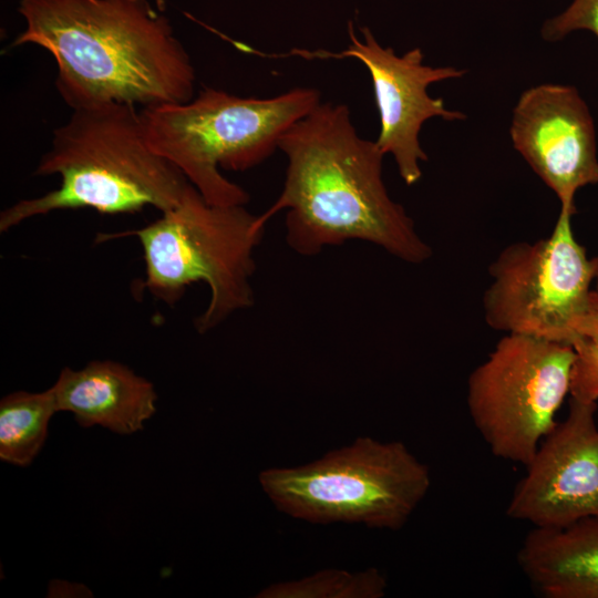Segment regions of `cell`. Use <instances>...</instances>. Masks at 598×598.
I'll return each mask as SVG.
<instances>
[{
    "mask_svg": "<svg viewBox=\"0 0 598 598\" xmlns=\"http://www.w3.org/2000/svg\"><path fill=\"white\" fill-rule=\"evenodd\" d=\"M286 178L267 221L286 213V241L301 256L349 240L381 247L408 264H423L432 248L413 219L384 185V154L375 141L360 137L344 104L317 105L280 138Z\"/></svg>",
    "mask_w": 598,
    "mask_h": 598,
    "instance_id": "6da1fadb",
    "label": "cell"
},
{
    "mask_svg": "<svg viewBox=\"0 0 598 598\" xmlns=\"http://www.w3.org/2000/svg\"><path fill=\"white\" fill-rule=\"evenodd\" d=\"M18 12L25 29L11 47L35 44L53 56L56 90L72 110L194 97L190 56L148 0H20Z\"/></svg>",
    "mask_w": 598,
    "mask_h": 598,
    "instance_id": "7a4b0ae2",
    "label": "cell"
},
{
    "mask_svg": "<svg viewBox=\"0 0 598 598\" xmlns=\"http://www.w3.org/2000/svg\"><path fill=\"white\" fill-rule=\"evenodd\" d=\"M34 175H59L60 186L21 199L0 214V231L54 210L90 208L100 214H131L147 206H177L192 183L172 162L153 151L141 111L110 102L73 110L53 131L51 148Z\"/></svg>",
    "mask_w": 598,
    "mask_h": 598,
    "instance_id": "3957f363",
    "label": "cell"
},
{
    "mask_svg": "<svg viewBox=\"0 0 598 598\" xmlns=\"http://www.w3.org/2000/svg\"><path fill=\"white\" fill-rule=\"evenodd\" d=\"M320 104L312 87L268 99L240 97L205 87L178 104L142 107L150 147L176 165L213 205H246L247 192L219 168L246 171L267 159L282 135Z\"/></svg>",
    "mask_w": 598,
    "mask_h": 598,
    "instance_id": "277c9868",
    "label": "cell"
},
{
    "mask_svg": "<svg viewBox=\"0 0 598 598\" xmlns=\"http://www.w3.org/2000/svg\"><path fill=\"white\" fill-rule=\"evenodd\" d=\"M265 226L260 215H252L245 205L207 203L192 184L181 203L156 220L140 229L103 234L97 240L136 237L145 262L144 287L169 306L192 283L205 282L210 299L194 320L203 334L254 305V252Z\"/></svg>",
    "mask_w": 598,
    "mask_h": 598,
    "instance_id": "5b68a950",
    "label": "cell"
},
{
    "mask_svg": "<svg viewBox=\"0 0 598 598\" xmlns=\"http://www.w3.org/2000/svg\"><path fill=\"white\" fill-rule=\"evenodd\" d=\"M259 483L296 519L398 530L426 496L431 475L404 443L362 436L311 463L265 470Z\"/></svg>",
    "mask_w": 598,
    "mask_h": 598,
    "instance_id": "8992f818",
    "label": "cell"
},
{
    "mask_svg": "<svg viewBox=\"0 0 598 598\" xmlns=\"http://www.w3.org/2000/svg\"><path fill=\"white\" fill-rule=\"evenodd\" d=\"M571 344L506 333L467 379L471 420L491 453L527 465L569 393Z\"/></svg>",
    "mask_w": 598,
    "mask_h": 598,
    "instance_id": "52a82bcc",
    "label": "cell"
},
{
    "mask_svg": "<svg viewBox=\"0 0 598 598\" xmlns=\"http://www.w3.org/2000/svg\"><path fill=\"white\" fill-rule=\"evenodd\" d=\"M573 214L559 212L551 234L505 247L488 268L483 311L488 327L505 333L571 344L594 267L571 230Z\"/></svg>",
    "mask_w": 598,
    "mask_h": 598,
    "instance_id": "ba28073f",
    "label": "cell"
},
{
    "mask_svg": "<svg viewBox=\"0 0 598 598\" xmlns=\"http://www.w3.org/2000/svg\"><path fill=\"white\" fill-rule=\"evenodd\" d=\"M348 34L350 44L342 52L299 50L293 53L305 58H354L368 69L381 122L375 143L384 155L393 156L403 182L414 185L422 176L421 162L427 161L419 140L423 124L432 117L445 121L466 118L461 111L448 110L442 99L430 96L427 87L436 82L458 79L465 71L424 64L420 48L398 55L392 48L382 47L367 27L361 28L362 40H359L351 21L348 22Z\"/></svg>",
    "mask_w": 598,
    "mask_h": 598,
    "instance_id": "9c48e42d",
    "label": "cell"
},
{
    "mask_svg": "<svg viewBox=\"0 0 598 598\" xmlns=\"http://www.w3.org/2000/svg\"><path fill=\"white\" fill-rule=\"evenodd\" d=\"M597 402L569 399L567 416L556 422L525 465L506 515L536 528H559L598 517Z\"/></svg>",
    "mask_w": 598,
    "mask_h": 598,
    "instance_id": "30bf717a",
    "label": "cell"
},
{
    "mask_svg": "<svg viewBox=\"0 0 598 598\" xmlns=\"http://www.w3.org/2000/svg\"><path fill=\"white\" fill-rule=\"evenodd\" d=\"M514 148L574 214L579 188L598 183L596 130L590 111L571 85L545 83L524 91L509 127Z\"/></svg>",
    "mask_w": 598,
    "mask_h": 598,
    "instance_id": "8fae6325",
    "label": "cell"
},
{
    "mask_svg": "<svg viewBox=\"0 0 598 598\" xmlns=\"http://www.w3.org/2000/svg\"><path fill=\"white\" fill-rule=\"evenodd\" d=\"M52 389L58 410L73 413L84 427L132 434L156 411L153 384L114 361H91L80 370L66 367Z\"/></svg>",
    "mask_w": 598,
    "mask_h": 598,
    "instance_id": "7c38bea8",
    "label": "cell"
},
{
    "mask_svg": "<svg viewBox=\"0 0 598 598\" xmlns=\"http://www.w3.org/2000/svg\"><path fill=\"white\" fill-rule=\"evenodd\" d=\"M517 563L545 598H598V517L559 528L533 527Z\"/></svg>",
    "mask_w": 598,
    "mask_h": 598,
    "instance_id": "4fadbf2b",
    "label": "cell"
},
{
    "mask_svg": "<svg viewBox=\"0 0 598 598\" xmlns=\"http://www.w3.org/2000/svg\"><path fill=\"white\" fill-rule=\"evenodd\" d=\"M58 405L52 386L43 392L18 391L0 402V458L27 466L40 452Z\"/></svg>",
    "mask_w": 598,
    "mask_h": 598,
    "instance_id": "5bb4252c",
    "label": "cell"
},
{
    "mask_svg": "<svg viewBox=\"0 0 598 598\" xmlns=\"http://www.w3.org/2000/svg\"><path fill=\"white\" fill-rule=\"evenodd\" d=\"M386 580L377 568L350 573L324 569L313 575L272 584L264 588L260 598H380L385 595Z\"/></svg>",
    "mask_w": 598,
    "mask_h": 598,
    "instance_id": "9a60e30c",
    "label": "cell"
},
{
    "mask_svg": "<svg viewBox=\"0 0 598 598\" xmlns=\"http://www.w3.org/2000/svg\"><path fill=\"white\" fill-rule=\"evenodd\" d=\"M570 398L585 403L598 401V343L577 337L573 343Z\"/></svg>",
    "mask_w": 598,
    "mask_h": 598,
    "instance_id": "2e32d148",
    "label": "cell"
},
{
    "mask_svg": "<svg viewBox=\"0 0 598 598\" xmlns=\"http://www.w3.org/2000/svg\"><path fill=\"white\" fill-rule=\"evenodd\" d=\"M580 30L598 38V0H573L564 11L544 22L540 33L545 41L556 42Z\"/></svg>",
    "mask_w": 598,
    "mask_h": 598,
    "instance_id": "e0dca14e",
    "label": "cell"
},
{
    "mask_svg": "<svg viewBox=\"0 0 598 598\" xmlns=\"http://www.w3.org/2000/svg\"><path fill=\"white\" fill-rule=\"evenodd\" d=\"M576 337L598 343V291L591 289L587 305L574 323Z\"/></svg>",
    "mask_w": 598,
    "mask_h": 598,
    "instance_id": "ac0fdd59",
    "label": "cell"
},
{
    "mask_svg": "<svg viewBox=\"0 0 598 598\" xmlns=\"http://www.w3.org/2000/svg\"><path fill=\"white\" fill-rule=\"evenodd\" d=\"M594 267V283L595 288L598 291V255L591 259Z\"/></svg>",
    "mask_w": 598,
    "mask_h": 598,
    "instance_id": "d6986e66",
    "label": "cell"
},
{
    "mask_svg": "<svg viewBox=\"0 0 598 598\" xmlns=\"http://www.w3.org/2000/svg\"><path fill=\"white\" fill-rule=\"evenodd\" d=\"M155 6L164 12L165 10V0H155Z\"/></svg>",
    "mask_w": 598,
    "mask_h": 598,
    "instance_id": "ffe728a7",
    "label": "cell"
}]
</instances>
